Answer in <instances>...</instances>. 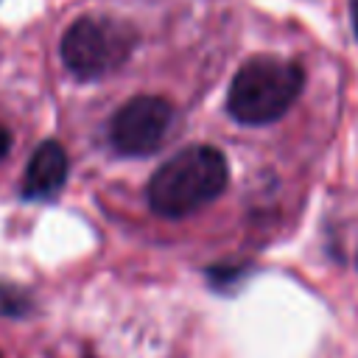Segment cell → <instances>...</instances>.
<instances>
[{
    "label": "cell",
    "mask_w": 358,
    "mask_h": 358,
    "mask_svg": "<svg viewBox=\"0 0 358 358\" xmlns=\"http://www.w3.org/2000/svg\"><path fill=\"white\" fill-rule=\"evenodd\" d=\"M305 73L296 62L280 56H255L232 78L227 109L238 123L263 126L282 117L299 98Z\"/></svg>",
    "instance_id": "7a4b0ae2"
},
{
    "label": "cell",
    "mask_w": 358,
    "mask_h": 358,
    "mask_svg": "<svg viewBox=\"0 0 358 358\" xmlns=\"http://www.w3.org/2000/svg\"><path fill=\"white\" fill-rule=\"evenodd\" d=\"M67 154L59 143L48 140L42 143L28 168H25V179H22V196L36 201V199H50L62 190V185L67 182Z\"/></svg>",
    "instance_id": "5b68a950"
},
{
    "label": "cell",
    "mask_w": 358,
    "mask_h": 358,
    "mask_svg": "<svg viewBox=\"0 0 358 358\" xmlns=\"http://www.w3.org/2000/svg\"><path fill=\"white\" fill-rule=\"evenodd\" d=\"M137 34L112 17H81L62 39V59L78 78H101L117 70L134 50Z\"/></svg>",
    "instance_id": "3957f363"
},
{
    "label": "cell",
    "mask_w": 358,
    "mask_h": 358,
    "mask_svg": "<svg viewBox=\"0 0 358 358\" xmlns=\"http://www.w3.org/2000/svg\"><path fill=\"white\" fill-rule=\"evenodd\" d=\"M20 310H22V299L0 285V313H20Z\"/></svg>",
    "instance_id": "8992f818"
},
{
    "label": "cell",
    "mask_w": 358,
    "mask_h": 358,
    "mask_svg": "<svg viewBox=\"0 0 358 358\" xmlns=\"http://www.w3.org/2000/svg\"><path fill=\"white\" fill-rule=\"evenodd\" d=\"M8 148H11V137H8V131L0 126V159L8 154Z\"/></svg>",
    "instance_id": "52a82bcc"
},
{
    "label": "cell",
    "mask_w": 358,
    "mask_h": 358,
    "mask_svg": "<svg viewBox=\"0 0 358 358\" xmlns=\"http://www.w3.org/2000/svg\"><path fill=\"white\" fill-rule=\"evenodd\" d=\"M350 14H352V25H355V36H358V0H350Z\"/></svg>",
    "instance_id": "ba28073f"
},
{
    "label": "cell",
    "mask_w": 358,
    "mask_h": 358,
    "mask_svg": "<svg viewBox=\"0 0 358 358\" xmlns=\"http://www.w3.org/2000/svg\"><path fill=\"white\" fill-rule=\"evenodd\" d=\"M227 157L213 145H190L165 159L151 182L148 201L165 218H182L210 204L227 187Z\"/></svg>",
    "instance_id": "6da1fadb"
},
{
    "label": "cell",
    "mask_w": 358,
    "mask_h": 358,
    "mask_svg": "<svg viewBox=\"0 0 358 358\" xmlns=\"http://www.w3.org/2000/svg\"><path fill=\"white\" fill-rule=\"evenodd\" d=\"M173 123V106L159 95H137L112 117L109 137L120 154L145 157L157 151Z\"/></svg>",
    "instance_id": "277c9868"
}]
</instances>
